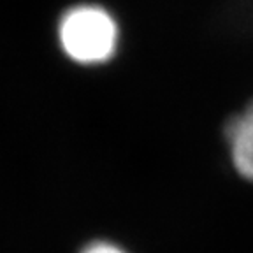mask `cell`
I'll use <instances>...</instances> for the list:
<instances>
[{"mask_svg": "<svg viewBox=\"0 0 253 253\" xmlns=\"http://www.w3.org/2000/svg\"><path fill=\"white\" fill-rule=\"evenodd\" d=\"M58 39L71 60L81 65H99L115 56L118 25L100 5H76L60 18Z\"/></svg>", "mask_w": 253, "mask_h": 253, "instance_id": "1", "label": "cell"}, {"mask_svg": "<svg viewBox=\"0 0 253 253\" xmlns=\"http://www.w3.org/2000/svg\"><path fill=\"white\" fill-rule=\"evenodd\" d=\"M225 139L234 170L253 183V102L227 122Z\"/></svg>", "mask_w": 253, "mask_h": 253, "instance_id": "2", "label": "cell"}, {"mask_svg": "<svg viewBox=\"0 0 253 253\" xmlns=\"http://www.w3.org/2000/svg\"><path fill=\"white\" fill-rule=\"evenodd\" d=\"M78 253H130V252L126 248H123L120 243L111 241V239H106V237H99V239L88 241Z\"/></svg>", "mask_w": 253, "mask_h": 253, "instance_id": "3", "label": "cell"}]
</instances>
